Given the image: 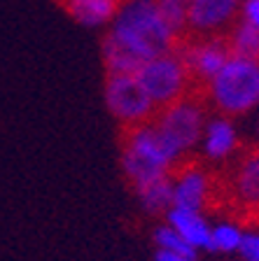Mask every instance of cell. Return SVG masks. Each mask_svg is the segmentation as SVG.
<instances>
[{
  "label": "cell",
  "mask_w": 259,
  "mask_h": 261,
  "mask_svg": "<svg viewBox=\"0 0 259 261\" xmlns=\"http://www.w3.org/2000/svg\"><path fill=\"white\" fill-rule=\"evenodd\" d=\"M110 35L122 42L131 54L143 63L154 56L175 51L182 40L168 26L159 10L157 0H126L119 7L114 21L110 23Z\"/></svg>",
  "instance_id": "cell-1"
},
{
  "label": "cell",
  "mask_w": 259,
  "mask_h": 261,
  "mask_svg": "<svg viewBox=\"0 0 259 261\" xmlns=\"http://www.w3.org/2000/svg\"><path fill=\"white\" fill-rule=\"evenodd\" d=\"M182 154L171 145L159 126L152 121L135 126H124L122 136V170L131 189L168 177L182 161Z\"/></svg>",
  "instance_id": "cell-2"
},
{
  "label": "cell",
  "mask_w": 259,
  "mask_h": 261,
  "mask_svg": "<svg viewBox=\"0 0 259 261\" xmlns=\"http://www.w3.org/2000/svg\"><path fill=\"white\" fill-rule=\"evenodd\" d=\"M208 103L222 117H241L259 105V61L229 56L220 72L203 89Z\"/></svg>",
  "instance_id": "cell-3"
},
{
  "label": "cell",
  "mask_w": 259,
  "mask_h": 261,
  "mask_svg": "<svg viewBox=\"0 0 259 261\" xmlns=\"http://www.w3.org/2000/svg\"><path fill=\"white\" fill-rule=\"evenodd\" d=\"M135 77L140 80L143 89L152 98V103L157 105V110L184 98L192 89V77L178 51H168V54L150 59L147 63H143Z\"/></svg>",
  "instance_id": "cell-4"
},
{
  "label": "cell",
  "mask_w": 259,
  "mask_h": 261,
  "mask_svg": "<svg viewBox=\"0 0 259 261\" xmlns=\"http://www.w3.org/2000/svg\"><path fill=\"white\" fill-rule=\"evenodd\" d=\"M154 124H157L159 130L171 140V145L175 147L182 156H187V152H192L201 142V136H203L205 105L199 96L187 93V96L175 100V103L157 110Z\"/></svg>",
  "instance_id": "cell-5"
},
{
  "label": "cell",
  "mask_w": 259,
  "mask_h": 261,
  "mask_svg": "<svg viewBox=\"0 0 259 261\" xmlns=\"http://www.w3.org/2000/svg\"><path fill=\"white\" fill-rule=\"evenodd\" d=\"M103 98L110 114L122 126H135L152 121L157 114V105L143 89L135 75H105Z\"/></svg>",
  "instance_id": "cell-6"
},
{
  "label": "cell",
  "mask_w": 259,
  "mask_h": 261,
  "mask_svg": "<svg viewBox=\"0 0 259 261\" xmlns=\"http://www.w3.org/2000/svg\"><path fill=\"white\" fill-rule=\"evenodd\" d=\"M180 59L184 61L189 77H192V87L205 89L208 82L224 68L229 61L231 51H229L227 38H201V40H182L175 49Z\"/></svg>",
  "instance_id": "cell-7"
},
{
  "label": "cell",
  "mask_w": 259,
  "mask_h": 261,
  "mask_svg": "<svg viewBox=\"0 0 259 261\" xmlns=\"http://www.w3.org/2000/svg\"><path fill=\"white\" fill-rule=\"evenodd\" d=\"M215 179L199 163H178L173 170V205L187 210L205 212V207L215 201Z\"/></svg>",
  "instance_id": "cell-8"
},
{
  "label": "cell",
  "mask_w": 259,
  "mask_h": 261,
  "mask_svg": "<svg viewBox=\"0 0 259 261\" xmlns=\"http://www.w3.org/2000/svg\"><path fill=\"white\" fill-rule=\"evenodd\" d=\"M241 14V0H196L187 3V31L196 35H215Z\"/></svg>",
  "instance_id": "cell-9"
},
{
  "label": "cell",
  "mask_w": 259,
  "mask_h": 261,
  "mask_svg": "<svg viewBox=\"0 0 259 261\" xmlns=\"http://www.w3.org/2000/svg\"><path fill=\"white\" fill-rule=\"evenodd\" d=\"M166 224L171 228H175L182 240L192 247V250L201 252L210 247V228L213 224L208 222L205 212H196V210H187V207H178L171 205L168 212L163 215Z\"/></svg>",
  "instance_id": "cell-10"
},
{
  "label": "cell",
  "mask_w": 259,
  "mask_h": 261,
  "mask_svg": "<svg viewBox=\"0 0 259 261\" xmlns=\"http://www.w3.org/2000/svg\"><path fill=\"white\" fill-rule=\"evenodd\" d=\"M231 191L238 205L259 215V147L241 156L231 175Z\"/></svg>",
  "instance_id": "cell-11"
},
{
  "label": "cell",
  "mask_w": 259,
  "mask_h": 261,
  "mask_svg": "<svg viewBox=\"0 0 259 261\" xmlns=\"http://www.w3.org/2000/svg\"><path fill=\"white\" fill-rule=\"evenodd\" d=\"M201 149L208 161H227L238 149V133L229 117H215L205 121L203 136H201Z\"/></svg>",
  "instance_id": "cell-12"
},
{
  "label": "cell",
  "mask_w": 259,
  "mask_h": 261,
  "mask_svg": "<svg viewBox=\"0 0 259 261\" xmlns=\"http://www.w3.org/2000/svg\"><path fill=\"white\" fill-rule=\"evenodd\" d=\"M68 14L82 26L112 23L122 3L119 0H59Z\"/></svg>",
  "instance_id": "cell-13"
},
{
  "label": "cell",
  "mask_w": 259,
  "mask_h": 261,
  "mask_svg": "<svg viewBox=\"0 0 259 261\" xmlns=\"http://www.w3.org/2000/svg\"><path fill=\"white\" fill-rule=\"evenodd\" d=\"M133 191L145 212H150V215H166L168 207L173 205V175L159 177L154 182H147V185L138 187Z\"/></svg>",
  "instance_id": "cell-14"
},
{
  "label": "cell",
  "mask_w": 259,
  "mask_h": 261,
  "mask_svg": "<svg viewBox=\"0 0 259 261\" xmlns=\"http://www.w3.org/2000/svg\"><path fill=\"white\" fill-rule=\"evenodd\" d=\"M243 236H245V228L238 222L222 219V222L213 224V228H210V247H208V252L236 254L241 243H243Z\"/></svg>",
  "instance_id": "cell-15"
},
{
  "label": "cell",
  "mask_w": 259,
  "mask_h": 261,
  "mask_svg": "<svg viewBox=\"0 0 259 261\" xmlns=\"http://www.w3.org/2000/svg\"><path fill=\"white\" fill-rule=\"evenodd\" d=\"M227 44L231 56H241L248 61H259V31L238 21L227 35Z\"/></svg>",
  "instance_id": "cell-16"
},
{
  "label": "cell",
  "mask_w": 259,
  "mask_h": 261,
  "mask_svg": "<svg viewBox=\"0 0 259 261\" xmlns=\"http://www.w3.org/2000/svg\"><path fill=\"white\" fill-rule=\"evenodd\" d=\"M152 240H154V245H157V250H166V252H184V254H196L199 256V252L192 250L187 243L182 240V236L175 231V228H171L166 222L161 224V226L154 228V233H152Z\"/></svg>",
  "instance_id": "cell-17"
},
{
  "label": "cell",
  "mask_w": 259,
  "mask_h": 261,
  "mask_svg": "<svg viewBox=\"0 0 259 261\" xmlns=\"http://www.w3.org/2000/svg\"><path fill=\"white\" fill-rule=\"evenodd\" d=\"M243 261H259V228H250L245 231L243 243L236 252Z\"/></svg>",
  "instance_id": "cell-18"
},
{
  "label": "cell",
  "mask_w": 259,
  "mask_h": 261,
  "mask_svg": "<svg viewBox=\"0 0 259 261\" xmlns=\"http://www.w3.org/2000/svg\"><path fill=\"white\" fill-rule=\"evenodd\" d=\"M241 21L259 31V0H241Z\"/></svg>",
  "instance_id": "cell-19"
},
{
  "label": "cell",
  "mask_w": 259,
  "mask_h": 261,
  "mask_svg": "<svg viewBox=\"0 0 259 261\" xmlns=\"http://www.w3.org/2000/svg\"><path fill=\"white\" fill-rule=\"evenodd\" d=\"M154 261H196V254H184V252H166L157 250Z\"/></svg>",
  "instance_id": "cell-20"
},
{
  "label": "cell",
  "mask_w": 259,
  "mask_h": 261,
  "mask_svg": "<svg viewBox=\"0 0 259 261\" xmlns=\"http://www.w3.org/2000/svg\"><path fill=\"white\" fill-rule=\"evenodd\" d=\"M184 3H196V0H184Z\"/></svg>",
  "instance_id": "cell-21"
},
{
  "label": "cell",
  "mask_w": 259,
  "mask_h": 261,
  "mask_svg": "<svg viewBox=\"0 0 259 261\" xmlns=\"http://www.w3.org/2000/svg\"><path fill=\"white\" fill-rule=\"evenodd\" d=\"M119 3H126V0H119Z\"/></svg>",
  "instance_id": "cell-22"
}]
</instances>
